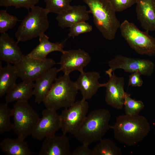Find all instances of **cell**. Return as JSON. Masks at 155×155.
Instances as JSON below:
<instances>
[{"label":"cell","instance_id":"cell-19","mask_svg":"<svg viewBox=\"0 0 155 155\" xmlns=\"http://www.w3.org/2000/svg\"><path fill=\"white\" fill-rule=\"evenodd\" d=\"M59 69L52 67L35 81L33 89L35 102L40 104L43 102L46 96L57 78Z\"/></svg>","mask_w":155,"mask_h":155},{"label":"cell","instance_id":"cell-11","mask_svg":"<svg viewBox=\"0 0 155 155\" xmlns=\"http://www.w3.org/2000/svg\"><path fill=\"white\" fill-rule=\"evenodd\" d=\"M42 115L31 135L33 138L39 141L55 134L61 129L60 116L56 111L46 108Z\"/></svg>","mask_w":155,"mask_h":155},{"label":"cell","instance_id":"cell-16","mask_svg":"<svg viewBox=\"0 0 155 155\" xmlns=\"http://www.w3.org/2000/svg\"><path fill=\"white\" fill-rule=\"evenodd\" d=\"M136 12L142 27L146 31H155V0H136Z\"/></svg>","mask_w":155,"mask_h":155},{"label":"cell","instance_id":"cell-26","mask_svg":"<svg viewBox=\"0 0 155 155\" xmlns=\"http://www.w3.org/2000/svg\"><path fill=\"white\" fill-rule=\"evenodd\" d=\"M46 3L45 9L49 13L59 14L69 9L72 0H44Z\"/></svg>","mask_w":155,"mask_h":155},{"label":"cell","instance_id":"cell-18","mask_svg":"<svg viewBox=\"0 0 155 155\" xmlns=\"http://www.w3.org/2000/svg\"><path fill=\"white\" fill-rule=\"evenodd\" d=\"M100 73L97 72H88L81 73L77 80L75 82L78 90L82 96V99H90L96 94L101 84L98 82L100 78Z\"/></svg>","mask_w":155,"mask_h":155},{"label":"cell","instance_id":"cell-9","mask_svg":"<svg viewBox=\"0 0 155 155\" xmlns=\"http://www.w3.org/2000/svg\"><path fill=\"white\" fill-rule=\"evenodd\" d=\"M82 99L75 101L69 107L65 108L60 115L61 129L63 133L73 135L78 129L87 116L89 104Z\"/></svg>","mask_w":155,"mask_h":155},{"label":"cell","instance_id":"cell-21","mask_svg":"<svg viewBox=\"0 0 155 155\" xmlns=\"http://www.w3.org/2000/svg\"><path fill=\"white\" fill-rule=\"evenodd\" d=\"M34 83L32 82L22 81L16 84L6 94V103L14 102L28 101L34 95Z\"/></svg>","mask_w":155,"mask_h":155},{"label":"cell","instance_id":"cell-4","mask_svg":"<svg viewBox=\"0 0 155 155\" xmlns=\"http://www.w3.org/2000/svg\"><path fill=\"white\" fill-rule=\"evenodd\" d=\"M78 90L69 75L64 74L56 79L43 103L46 108L56 111L68 108L75 102Z\"/></svg>","mask_w":155,"mask_h":155},{"label":"cell","instance_id":"cell-33","mask_svg":"<svg viewBox=\"0 0 155 155\" xmlns=\"http://www.w3.org/2000/svg\"><path fill=\"white\" fill-rule=\"evenodd\" d=\"M89 146V145L82 144L72 152L71 155H93L92 150L90 149Z\"/></svg>","mask_w":155,"mask_h":155},{"label":"cell","instance_id":"cell-23","mask_svg":"<svg viewBox=\"0 0 155 155\" xmlns=\"http://www.w3.org/2000/svg\"><path fill=\"white\" fill-rule=\"evenodd\" d=\"M19 78L14 65L10 64L0 67V97L6 95L16 84Z\"/></svg>","mask_w":155,"mask_h":155},{"label":"cell","instance_id":"cell-10","mask_svg":"<svg viewBox=\"0 0 155 155\" xmlns=\"http://www.w3.org/2000/svg\"><path fill=\"white\" fill-rule=\"evenodd\" d=\"M108 63L110 67L108 70L111 72L121 69L131 73L138 71L141 75L148 76L153 73L154 67V64L150 60L128 57L120 55H117Z\"/></svg>","mask_w":155,"mask_h":155},{"label":"cell","instance_id":"cell-6","mask_svg":"<svg viewBox=\"0 0 155 155\" xmlns=\"http://www.w3.org/2000/svg\"><path fill=\"white\" fill-rule=\"evenodd\" d=\"M121 34L130 47L141 55H155V38L148 32L140 30L133 23L125 20L121 24Z\"/></svg>","mask_w":155,"mask_h":155},{"label":"cell","instance_id":"cell-27","mask_svg":"<svg viewBox=\"0 0 155 155\" xmlns=\"http://www.w3.org/2000/svg\"><path fill=\"white\" fill-rule=\"evenodd\" d=\"M125 114L129 115H138L144 107L143 102L132 98L130 95L125 93L124 102Z\"/></svg>","mask_w":155,"mask_h":155},{"label":"cell","instance_id":"cell-3","mask_svg":"<svg viewBox=\"0 0 155 155\" xmlns=\"http://www.w3.org/2000/svg\"><path fill=\"white\" fill-rule=\"evenodd\" d=\"M88 6L96 27L106 39L115 38L121 25L109 0H82Z\"/></svg>","mask_w":155,"mask_h":155},{"label":"cell","instance_id":"cell-17","mask_svg":"<svg viewBox=\"0 0 155 155\" xmlns=\"http://www.w3.org/2000/svg\"><path fill=\"white\" fill-rule=\"evenodd\" d=\"M90 13L85 5H71L68 9L58 14L56 19L59 26L63 29L69 28L77 23L88 20Z\"/></svg>","mask_w":155,"mask_h":155},{"label":"cell","instance_id":"cell-2","mask_svg":"<svg viewBox=\"0 0 155 155\" xmlns=\"http://www.w3.org/2000/svg\"><path fill=\"white\" fill-rule=\"evenodd\" d=\"M111 114L105 109H99L90 112L85 117L73 135L82 144L89 146L99 141L111 129Z\"/></svg>","mask_w":155,"mask_h":155},{"label":"cell","instance_id":"cell-25","mask_svg":"<svg viewBox=\"0 0 155 155\" xmlns=\"http://www.w3.org/2000/svg\"><path fill=\"white\" fill-rule=\"evenodd\" d=\"M8 104L0 105V133L10 131L13 130V125L11 121L12 117V110Z\"/></svg>","mask_w":155,"mask_h":155},{"label":"cell","instance_id":"cell-15","mask_svg":"<svg viewBox=\"0 0 155 155\" xmlns=\"http://www.w3.org/2000/svg\"><path fill=\"white\" fill-rule=\"evenodd\" d=\"M0 36V60L7 64L14 65L20 61L24 56L16 41L6 32Z\"/></svg>","mask_w":155,"mask_h":155},{"label":"cell","instance_id":"cell-7","mask_svg":"<svg viewBox=\"0 0 155 155\" xmlns=\"http://www.w3.org/2000/svg\"><path fill=\"white\" fill-rule=\"evenodd\" d=\"M12 110L13 130L18 137L25 139L31 135L40 118L28 101L16 102Z\"/></svg>","mask_w":155,"mask_h":155},{"label":"cell","instance_id":"cell-30","mask_svg":"<svg viewBox=\"0 0 155 155\" xmlns=\"http://www.w3.org/2000/svg\"><path fill=\"white\" fill-rule=\"evenodd\" d=\"M92 27L86 21L81 22L75 24L69 27V32L68 34L69 37H72L73 39L79 35L91 32Z\"/></svg>","mask_w":155,"mask_h":155},{"label":"cell","instance_id":"cell-14","mask_svg":"<svg viewBox=\"0 0 155 155\" xmlns=\"http://www.w3.org/2000/svg\"><path fill=\"white\" fill-rule=\"evenodd\" d=\"M69 139L66 135L54 134L43 140L38 155H71Z\"/></svg>","mask_w":155,"mask_h":155},{"label":"cell","instance_id":"cell-12","mask_svg":"<svg viewBox=\"0 0 155 155\" xmlns=\"http://www.w3.org/2000/svg\"><path fill=\"white\" fill-rule=\"evenodd\" d=\"M91 61L89 54L81 49L65 51L62 53L60 62L59 71L69 75L71 72L78 71L80 73L84 72L83 69Z\"/></svg>","mask_w":155,"mask_h":155},{"label":"cell","instance_id":"cell-5","mask_svg":"<svg viewBox=\"0 0 155 155\" xmlns=\"http://www.w3.org/2000/svg\"><path fill=\"white\" fill-rule=\"evenodd\" d=\"M22 20L15 34L17 41L24 42L39 37L47 30L49 24L45 8L34 6Z\"/></svg>","mask_w":155,"mask_h":155},{"label":"cell","instance_id":"cell-24","mask_svg":"<svg viewBox=\"0 0 155 155\" xmlns=\"http://www.w3.org/2000/svg\"><path fill=\"white\" fill-rule=\"evenodd\" d=\"M92 149L93 155H121V149L112 140L102 138Z\"/></svg>","mask_w":155,"mask_h":155},{"label":"cell","instance_id":"cell-32","mask_svg":"<svg viewBox=\"0 0 155 155\" xmlns=\"http://www.w3.org/2000/svg\"><path fill=\"white\" fill-rule=\"evenodd\" d=\"M140 73L137 71L133 73L129 76L128 86H132L140 87L143 84V81L140 75Z\"/></svg>","mask_w":155,"mask_h":155},{"label":"cell","instance_id":"cell-28","mask_svg":"<svg viewBox=\"0 0 155 155\" xmlns=\"http://www.w3.org/2000/svg\"><path fill=\"white\" fill-rule=\"evenodd\" d=\"M18 21L16 16L11 15L7 13L6 10H0V33L6 32L12 28Z\"/></svg>","mask_w":155,"mask_h":155},{"label":"cell","instance_id":"cell-8","mask_svg":"<svg viewBox=\"0 0 155 155\" xmlns=\"http://www.w3.org/2000/svg\"><path fill=\"white\" fill-rule=\"evenodd\" d=\"M56 64L51 58L44 60L32 58L26 55L13 65L18 77L22 81L35 82Z\"/></svg>","mask_w":155,"mask_h":155},{"label":"cell","instance_id":"cell-1","mask_svg":"<svg viewBox=\"0 0 155 155\" xmlns=\"http://www.w3.org/2000/svg\"><path fill=\"white\" fill-rule=\"evenodd\" d=\"M111 129L119 142L127 146H133L142 142L148 135L150 126L143 116L125 114L117 117L115 123L111 125Z\"/></svg>","mask_w":155,"mask_h":155},{"label":"cell","instance_id":"cell-31","mask_svg":"<svg viewBox=\"0 0 155 155\" xmlns=\"http://www.w3.org/2000/svg\"><path fill=\"white\" fill-rule=\"evenodd\" d=\"M116 12H121L136 4V0H109Z\"/></svg>","mask_w":155,"mask_h":155},{"label":"cell","instance_id":"cell-20","mask_svg":"<svg viewBox=\"0 0 155 155\" xmlns=\"http://www.w3.org/2000/svg\"><path fill=\"white\" fill-rule=\"evenodd\" d=\"M39 43L27 55L31 58L44 60L47 58V56L50 53L58 51L62 53L65 50L63 49L62 43H53L49 40V37L44 34L39 37Z\"/></svg>","mask_w":155,"mask_h":155},{"label":"cell","instance_id":"cell-29","mask_svg":"<svg viewBox=\"0 0 155 155\" xmlns=\"http://www.w3.org/2000/svg\"><path fill=\"white\" fill-rule=\"evenodd\" d=\"M40 0H0L1 6H14L16 8L24 7L29 10L35 6Z\"/></svg>","mask_w":155,"mask_h":155},{"label":"cell","instance_id":"cell-22","mask_svg":"<svg viewBox=\"0 0 155 155\" xmlns=\"http://www.w3.org/2000/svg\"><path fill=\"white\" fill-rule=\"evenodd\" d=\"M0 148L2 152L7 155H31L32 154L25 139L19 137L16 139H4L0 143Z\"/></svg>","mask_w":155,"mask_h":155},{"label":"cell","instance_id":"cell-13","mask_svg":"<svg viewBox=\"0 0 155 155\" xmlns=\"http://www.w3.org/2000/svg\"><path fill=\"white\" fill-rule=\"evenodd\" d=\"M105 72L109 76V79L106 83L101 84V87L106 88L105 101L115 108L121 109L124 106L126 93L124 90V78L116 76L113 72L112 74L108 70Z\"/></svg>","mask_w":155,"mask_h":155}]
</instances>
